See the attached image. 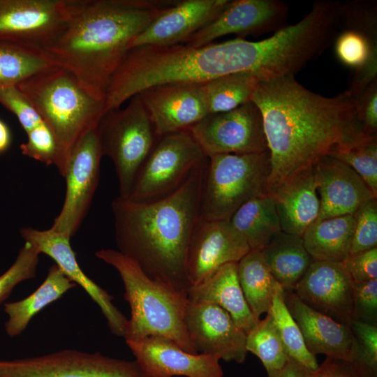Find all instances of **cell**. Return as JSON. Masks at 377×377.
Listing matches in <instances>:
<instances>
[{
	"instance_id": "74e56055",
	"label": "cell",
	"mask_w": 377,
	"mask_h": 377,
	"mask_svg": "<svg viewBox=\"0 0 377 377\" xmlns=\"http://www.w3.org/2000/svg\"><path fill=\"white\" fill-rule=\"evenodd\" d=\"M353 216L355 227L349 255L377 248V198L366 202Z\"/></svg>"
},
{
	"instance_id": "d590c367",
	"label": "cell",
	"mask_w": 377,
	"mask_h": 377,
	"mask_svg": "<svg viewBox=\"0 0 377 377\" xmlns=\"http://www.w3.org/2000/svg\"><path fill=\"white\" fill-rule=\"evenodd\" d=\"M350 327L357 346L348 365L357 377H377V325L353 320Z\"/></svg>"
},
{
	"instance_id": "7402d4cb",
	"label": "cell",
	"mask_w": 377,
	"mask_h": 377,
	"mask_svg": "<svg viewBox=\"0 0 377 377\" xmlns=\"http://www.w3.org/2000/svg\"><path fill=\"white\" fill-rule=\"evenodd\" d=\"M283 299L311 353L323 354L348 364L353 362L357 345L350 325L310 308L293 290H283Z\"/></svg>"
},
{
	"instance_id": "ba28073f",
	"label": "cell",
	"mask_w": 377,
	"mask_h": 377,
	"mask_svg": "<svg viewBox=\"0 0 377 377\" xmlns=\"http://www.w3.org/2000/svg\"><path fill=\"white\" fill-rule=\"evenodd\" d=\"M207 158L188 129L160 136L142 165L126 198L149 202L168 195Z\"/></svg>"
},
{
	"instance_id": "836d02e7",
	"label": "cell",
	"mask_w": 377,
	"mask_h": 377,
	"mask_svg": "<svg viewBox=\"0 0 377 377\" xmlns=\"http://www.w3.org/2000/svg\"><path fill=\"white\" fill-rule=\"evenodd\" d=\"M334 43L337 59L348 67L355 70L369 61H377V31L342 28Z\"/></svg>"
},
{
	"instance_id": "ab89813d",
	"label": "cell",
	"mask_w": 377,
	"mask_h": 377,
	"mask_svg": "<svg viewBox=\"0 0 377 377\" xmlns=\"http://www.w3.org/2000/svg\"><path fill=\"white\" fill-rule=\"evenodd\" d=\"M0 104L15 115L26 133L44 122L36 109L17 86L0 88Z\"/></svg>"
},
{
	"instance_id": "9c48e42d",
	"label": "cell",
	"mask_w": 377,
	"mask_h": 377,
	"mask_svg": "<svg viewBox=\"0 0 377 377\" xmlns=\"http://www.w3.org/2000/svg\"><path fill=\"white\" fill-rule=\"evenodd\" d=\"M0 377H151L135 361L66 349L0 360Z\"/></svg>"
},
{
	"instance_id": "f6af8a7d",
	"label": "cell",
	"mask_w": 377,
	"mask_h": 377,
	"mask_svg": "<svg viewBox=\"0 0 377 377\" xmlns=\"http://www.w3.org/2000/svg\"><path fill=\"white\" fill-rule=\"evenodd\" d=\"M267 377H315V371L289 357L281 369L267 372Z\"/></svg>"
},
{
	"instance_id": "cb8c5ba5",
	"label": "cell",
	"mask_w": 377,
	"mask_h": 377,
	"mask_svg": "<svg viewBox=\"0 0 377 377\" xmlns=\"http://www.w3.org/2000/svg\"><path fill=\"white\" fill-rule=\"evenodd\" d=\"M237 265V263L223 265L205 281L190 286L186 295L188 301L220 306L247 333L260 318L253 315L246 302L238 280Z\"/></svg>"
},
{
	"instance_id": "bcb514c9",
	"label": "cell",
	"mask_w": 377,
	"mask_h": 377,
	"mask_svg": "<svg viewBox=\"0 0 377 377\" xmlns=\"http://www.w3.org/2000/svg\"><path fill=\"white\" fill-rule=\"evenodd\" d=\"M13 136L10 127L0 119V154L6 152L12 144Z\"/></svg>"
},
{
	"instance_id": "ffe728a7",
	"label": "cell",
	"mask_w": 377,
	"mask_h": 377,
	"mask_svg": "<svg viewBox=\"0 0 377 377\" xmlns=\"http://www.w3.org/2000/svg\"><path fill=\"white\" fill-rule=\"evenodd\" d=\"M230 0H177L164 8L130 44L170 46L184 43L212 22Z\"/></svg>"
},
{
	"instance_id": "5bb4252c",
	"label": "cell",
	"mask_w": 377,
	"mask_h": 377,
	"mask_svg": "<svg viewBox=\"0 0 377 377\" xmlns=\"http://www.w3.org/2000/svg\"><path fill=\"white\" fill-rule=\"evenodd\" d=\"M184 323L198 353L213 355L226 362H244L248 353L246 333L220 306L208 302L188 301Z\"/></svg>"
},
{
	"instance_id": "4316f807",
	"label": "cell",
	"mask_w": 377,
	"mask_h": 377,
	"mask_svg": "<svg viewBox=\"0 0 377 377\" xmlns=\"http://www.w3.org/2000/svg\"><path fill=\"white\" fill-rule=\"evenodd\" d=\"M260 251L273 276L283 290H293L313 260L302 237L282 231Z\"/></svg>"
},
{
	"instance_id": "d4e9b609",
	"label": "cell",
	"mask_w": 377,
	"mask_h": 377,
	"mask_svg": "<svg viewBox=\"0 0 377 377\" xmlns=\"http://www.w3.org/2000/svg\"><path fill=\"white\" fill-rule=\"evenodd\" d=\"M75 286L76 284L56 264L50 266L44 281L34 293L22 300L4 304L8 316L4 326L8 336L20 335L35 315Z\"/></svg>"
},
{
	"instance_id": "d6986e66",
	"label": "cell",
	"mask_w": 377,
	"mask_h": 377,
	"mask_svg": "<svg viewBox=\"0 0 377 377\" xmlns=\"http://www.w3.org/2000/svg\"><path fill=\"white\" fill-rule=\"evenodd\" d=\"M20 235L24 242L33 245L40 253L50 257L64 274L80 286L99 306L112 334L124 337L128 319L112 303L113 297L89 278L80 267L71 239L47 230L22 228Z\"/></svg>"
},
{
	"instance_id": "8fae6325",
	"label": "cell",
	"mask_w": 377,
	"mask_h": 377,
	"mask_svg": "<svg viewBox=\"0 0 377 377\" xmlns=\"http://www.w3.org/2000/svg\"><path fill=\"white\" fill-rule=\"evenodd\" d=\"M103 156L99 136L95 128L78 142L70 155L63 176L66 179L64 200L49 228L52 231L70 239L77 232L97 189Z\"/></svg>"
},
{
	"instance_id": "484cf974",
	"label": "cell",
	"mask_w": 377,
	"mask_h": 377,
	"mask_svg": "<svg viewBox=\"0 0 377 377\" xmlns=\"http://www.w3.org/2000/svg\"><path fill=\"white\" fill-rule=\"evenodd\" d=\"M354 227L353 215L316 220L302 238L313 260L342 263L349 256Z\"/></svg>"
},
{
	"instance_id": "d6a6232c",
	"label": "cell",
	"mask_w": 377,
	"mask_h": 377,
	"mask_svg": "<svg viewBox=\"0 0 377 377\" xmlns=\"http://www.w3.org/2000/svg\"><path fill=\"white\" fill-rule=\"evenodd\" d=\"M246 348L260 359L267 372L281 369L289 359L269 313L246 333Z\"/></svg>"
},
{
	"instance_id": "3957f363",
	"label": "cell",
	"mask_w": 377,
	"mask_h": 377,
	"mask_svg": "<svg viewBox=\"0 0 377 377\" xmlns=\"http://www.w3.org/2000/svg\"><path fill=\"white\" fill-rule=\"evenodd\" d=\"M175 1L73 0L65 27L44 48L90 94L105 100L131 41Z\"/></svg>"
},
{
	"instance_id": "1f68e13d",
	"label": "cell",
	"mask_w": 377,
	"mask_h": 377,
	"mask_svg": "<svg viewBox=\"0 0 377 377\" xmlns=\"http://www.w3.org/2000/svg\"><path fill=\"white\" fill-rule=\"evenodd\" d=\"M272 317L289 357L316 371L319 364L316 355L306 347L298 325L289 312L283 299V288L278 283L268 311Z\"/></svg>"
},
{
	"instance_id": "83f0119b",
	"label": "cell",
	"mask_w": 377,
	"mask_h": 377,
	"mask_svg": "<svg viewBox=\"0 0 377 377\" xmlns=\"http://www.w3.org/2000/svg\"><path fill=\"white\" fill-rule=\"evenodd\" d=\"M229 221L251 250L263 249L282 231L273 198L269 193L244 203Z\"/></svg>"
},
{
	"instance_id": "603a6c76",
	"label": "cell",
	"mask_w": 377,
	"mask_h": 377,
	"mask_svg": "<svg viewBox=\"0 0 377 377\" xmlns=\"http://www.w3.org/2000/svg\"><path fill=\"white\" fill-rule=\"evenodd\" d=\"M281 230L302 237L318 217L320 199L314 166L290 175L269 192Z\"/></svg>"
},
{
	"instance_id": "ee69618b",
	"label": "cell",
	"mask_w": 377,
	"mask_h": 377,
	"mask_svg": "<svg viewBox=\"0 0 377 377\" xmlns=\"http://www.w3.org/2000/svg\"><path fill=\"white\" fill-rule=\"evenodd\" d=\"M315 377H357L345 362L326 357L315 371Z\"/></svg>"
},
{
	"instance_id": "5b68a950",
	"label": "cell",
	"mask_w": 377,
	"mask_h": 377,
	"mask_svg": "<svg viewBox=\"0 0 377 377\" xmlns=\"http://www.w3.org/2000/svg\"><path fill=\"white\" fill-rule=\"evenodd\" d=\"M96 256L113 267L123 282L124 297L131 309L124 336L126 341L161 336L187 352L198 353L184 323L188 302L186 292L152 280L134 260L117 250L103 249Z\"/></svg>"
},
{
	"instance_id": "277c9868",
	"label": "cell",
	"mask_w": 377,
	"mask_h": 377,
	"mask_svg": "<svg viewBox=\"0 0 377 377\" xmlns=\"http://www.w3.org/2000/svg\"><path fill=\"white\" fill-rule=\"evenodd\" d=\"M17 87L53 133L58 148L54 166L63 177L74 147L97 128L106 113L105 100L90 94L59 66L29 77Z\"/></svg>"
},
{
	"instance_id": "30bf717a",
	"label": "cell",
	"mask_w": 377,
	"mask_h": 377,
	"mask_svg": "<svg viewBox=\"0 0 377 377\" xmlns=\"http://www.w3.org/2000/svg\"><path fill=\"white\" fill-rule=\"evenodd\" d=\"M188 130L207 157L269 151L260 111L252 101L230 111L208 114Z\"/></svg>"
},
{
	"instance_id": "ac0fdd59",
	"label": "cell",
	"mask_w": 377,
	"mask_h": 377,
	"mask_svg": "<svg viewBox=\"0 0 377 377\" xmlns=\"http://www.w3.org/2000/svg\"><path fill=\"white\" fill-rule=\"evenodd\" d=\"M135 360L151 377H223L219 358L213 355L191 353L173 341L149 336L126 341Z\"/></svg>"
},
{
	"instance_id": "e575fe53",
	"label": "cell",
	"mask_w": 377,
	"mask_h": 377,
	"mask_svg": "<svg viewBox=\"0 0 377 377\" xmlns=\"http://www.w3.org/2000/svg\"><path fill=\"white\" fill-rule=\"evenodd\" d=\"M329 156L350 167L377 198V135L339 147Z\"/></svg>"
},
{
	"instance_id": "4dcf8cb0",
	"label": "cell",
	"mask_w": 377,
	"mask_h": 377,
	"mask_svg": "<svg viewBox=\"0 0 377 377\" xmlns=\"http://www.w3.org/2000/svg\"><path fill=\"white\" fill-rule=\"evenodd\" d=\"M262 80L256 73L239 72L204 82L209 114L230 111L251 101L253 94Z\"/></svg>"
},
{
	"instance_id": "8992f818",
	"label": "cell",
	"mask_w": 377,
	"mask_h": 377,
	"mask_svg": "<svg viewBox=\"0 0 377 377\" xmlns=\"http://www.w3.org/2000/svg\"><path fill=\"white\" fill-rule=\"evenodd\" d=\"M269 151L208 157L201 193L200 219L229 221L248 201L268 193Z\"/></svg>"
},
{
	"instance_id": "60d3db41",
	"label": "cell",
	"mask_w": 377,
	"mask_h": 377,
	"mask_svg": "<svg viewBox=\"0 0 377 377\" xmlns=\"http://www.w3.org/2000/svg\"><path fill=\"white\" fill-rule=\"evenodd\" d=\"M353 318L377 325V279L353 283Z\"/></svg>"
},
{
	"instance_id": "44dd1931",
	"label": "cell",
	"mask_w": 377,
	"mask_h": 377,
	"mask_svg": "<svg viewBox=\"0 0 377 377\" xmlns=\"http://www.w3.org/2000/svg\"><path fill=\"white\" fill-rule=\"evenodd\" d=\"M314 170L320 199L317 220L354 215L366 202L377 198L350 167L331 156L320 158Z\"/></svg>"
},
{
	"instance_id": "52a82bcc",
	"label": "cell",
	"mask_w": 377,
	"mask_h": 377,
	"mask_svg": "<svg viewBox=\"0 0 377 377\" xmlns=\"http://www.w3.org/2000/svg\"><path fill=\"white\" fill-rule=\"evenodd\" d=\"M123 109L108 111L96 129L103 156L112 161L119 183V196L128 198L135 177L158 136L138 95Z\"/></svg>"
},
{
	"instance_id": "7bdbcfd3",
	"label": "cell",
	"mask_w": 377,
	"mask_h": 377,
	"mask_svg": "<svg viewBox=\"0 0 377 377\" xmlns=\"http://www.w3.org/2000/svg\"><path fill=\"white\" fill-rule=\"evenodd\" d=\"M357 118L364 133L369 136L377 133V81L371 83L361 94L353 98Z\"/></svg>"
},
{
	"instance_id": "9a60e30c",
	"label": "cell",
	"mask_w": 377,
	"mask_h": 377,
	"mask_svg": "<svg viewBox=\"0 0 377 377\" xmlns=\"http://www.w3.org/2000/svg\"><path fill=\"white\" fill-rule=\"evenodd\" d=\"M250 250L229 221L200 219L186 253L189 287L205 281L223 265L238 263Z\"/></svg>"
},
{
	"instance_id": "8d00e7d4",
	"label": "cell",
	"mask_w": 377,
	"mask_h": 377,
	"mask_svg": "<svg viewBox=\"0 0 377 377\" xmlns=\"http://www.w3.org/2000/svg\"><path fill=\"white\" fill-rule=\"evenodd\" d=\"M40 254L33 245L24 242L14 263L0 276V303L20 283L36 276Z\"/></svg>"
},
{
	"instance_id": "2e32d148",
	"label": "cell",
	"mask_w": 377,
	"mask_h": 377,
	"mask_svg": "<svg viewBox=\"0 0 377 377\" xmlns=\"http://www.w3.org/2000/svg\"><path fill=\"white\" fill-rule=\"evenodd\" d=\"M158 137L188 130L209 114L203 83H170L137 94Z\"/></svg>"
},
{
	"instance_id": "4fadbf2b",
	"label": "cell",
	"mask_w": 377,
	"mask_h": 377,
	"mask_svg": "<svg viewBox=\"0 0 377 377\" xmlns=\"http://www.w3.org/2000/svg\"><path fill=\"white\" fill-rule=\"evenodd\" d=\"M288 16V8L280 0H230L212 22L183 44L200 47L229 34L244 38L249 35L275 33L287 26Z\"/></svg>"
},
{
	"instance_id": "b9f144b4",
	"label": "cell",
	"mask_w": 377,
	"mask_h": 377,
	"mask_svg": "<svg viewBox=\"0 0 377 377\" xmlns=\"http://www.w3.org/2000/svg\"><path fill=\"white\" fill-rule=\"evenodd\" d=\"M342 264L353 283L377 279V248L350 254Z\"/></svg>"
},
{
	"instance_id": "e0dca14e",
	"label": "cell",
	"mask_w": 377,
	"mask_h": 377,
	"mask_svg": "<svg viewBox=\"0 0 377 377\" xmlns=\"http://www.w3.org/2000/svg\"><path fill=\"white\" fill-rule=\"evenodd\" d=\"M293 291L306 305L339 323L353 321V283L342 263L313 260Z\"/></svg>"
},
{
	"instance_id": "7a4b0ae2",
	"label": "cell",
	"mask_w": 377,
	"mask_h": 377,
	"mask_svg": "<svg viewBox=\"0 0 377 377\" xmlns=\"http://www.w3.org/2000/svg\"><path fill=\"white\" fill-rule=\"evenodd\" d=\"M208 157L175 191L158 200L117 197L111 204L117 251L134 260L152 280L177 291L189 288L186 253L200 220Z\"/></svg>"
},
{
	"instance_id": "f546056e",
	"label": "cell",
	"mask_w": 377,
	"mask_h": 377,
	"mask_svg": "<svg viewBox=\"0 0 377 377\" xmlns=\"http://www.w3.org/2000/svg\"><path fill=\"white\" fill-rule=\"evenodd\" d=\"M237 276L246 302L257 318L268 313L278 282L260 250H250L237 263Z\"/></svg>"
},
{
	"instance_id": "f35d334b",
	"label": "cell",
	"mask_w": 377,
	"mask_h": 377,
	"mask_svg": "<svg viewBox=\"0 0 377 377\" xmlns=\"http://www.w3.org/2000/svg\"><path fill=\"white\" fill-rule=\"evenodd\" d=\"M26 134V142L20 146L22 154L46 165H54L58 153L57 144L47 125L43 122Z\"/></svg>"
},
{
	"instance_id": "6da1fadb",
	"label": "cell",
	"mask_w": 377,
	"mask_h": 377,
	"mask_svg": "<svg viewBox=\"0 0 377 377\" xmlns=\"http://www.w3.org/2000/svg\"><path fill=\"white\" fill-rule=\"evenodd\" d=\"M251 101L260 111L269 153L268 193L339 147L369 137L348 90L324 96L288 75L260 81Z\"/></svg>"
},
{
	"instance_id": "f1b7e54d",
	"label": "cell",
	"mask_w": 377,
	"mask_h": 377,
	"mask_svg": "<svg viewBox=\"0 0 377 377\" xmlns=\"http://www.w3.org/2000/svg\"><path fill=\"white\" fill-rule=\"evenodd\" d=\"M59 66L41 46L0 40V88L17 86Z\"/></svg>"
},
{
	"instance_id": "7c38bea8",
	"label": "cell",
	"mask_w": 377,
	"mask_h": 377,
	"mask_svg": "<svg viewBox=\"0 0 377 377\" xmlns=\"http://www.w3.org/2000/svg\"><path fill=\"white\" fill-rule=\"evenodd\" d=\"M73 0H0V40L44 47L65 27Z\"/></svg>"
}]
</instances>
